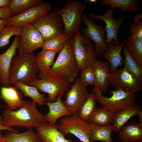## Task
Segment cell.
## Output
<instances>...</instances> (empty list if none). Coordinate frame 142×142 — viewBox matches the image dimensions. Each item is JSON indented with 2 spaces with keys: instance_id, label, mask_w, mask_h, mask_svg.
<instances>
[{
  "instance_id": "obj_1",
  "label": "cell",
  "mask_w": 142,
  "mask_h": 142,
  "mask_svg": "<svg viewBox=\"0 0 142 142\" xmlns=\"http://www.w3.org/2000/svg\"><path fill=\"white\" fill-rule=\"evenodd\" d=\"M36 104L32 100H24L22 106L17 110L12 111L6 109L3 113L2 124L7 127L33 129L46 123V115L39 111Z\"/></svg>"
},
{
  "instance_id": "obj_2",
  "label": "cell",
  "mask_w": 142,
  "mask_h": 142,
  "mask_svg": "<svg viewBox=\"0 0 142 142\" xmlns=\"http://www.w3.org/2000/svg\"><path fill=\"white\" fill-rule=\"evenodd\" d=\"M39 71L37 65L36 55L19 53L13 58L9 71L10 85L16 82L29 85L37 78Z\"/></svg>"
},
{
  "instance_id": "obj_3",
  "label": "cell",
  "mask_w": 142,
  "mask_h": 142,
  "mask_svg": "<svg viewBox=\"0 0 142 142\" xmlns=\"http://www.w3.org/2000/svg\"><path fill=\"white\" fill-rule=\"evenodd\" d=\"M30 85L34 86L40 91L47 93V100L50 102L56 101L58 95L62 96L65 92L71 88L72 85L56 75L50 70L39 73L37 78Z\"/></svg>"
},
{
  "instance_id": "obj_4",
  "label": "cell",
  "mask_w": 142,
  "mask_h": 142,
  "mask_svg": "<svg viewBox=\"0 0 142 142\" xmlns=\"http://www.w3.org/2000/svg\"><path fill=\"white\" fill-rule=\"evenodd\" d=\"M71 45L70 38L59 53L57 60L50 69L51 72L69 83L74 82L80 70L73 55Z\"/></svg>"
},
{
  "instance_id": "obj_5",
  "label": "cell",
  "mask_w": 142,
  "mask_h": 142,
  "mask_svg": "<svg viewBox=\"0 0 142 142\" xmlns=\"http://www.w3.org/2000/svg\"><path fill=\"white\" fill-rule=\"evenodd\" d=\"M71 49L79 70L91 67L97 59L95 50L90 40L79 31L71 38Z\"/></svg>"
},
{
  "instance_id": "obj_6",
  "label": "cell",
  "mask_w": 142,
  "mask_h": 142,
  "mask_svg": "<svg viewBox=\"0 0 142 142\" xmlns=\"http://www.w3.org/2000/svg\"><path fill=\"white\" fill-rule=\"evenodd\" d=\"M109 93L112 95L108 97L103 95L102 92L95 87L92 91V93L103 108L115 114L135 103L136 96L133 92L111 90Z\"/></svg>"
},
{
  "instance_id": "obj_7",
  "label": "cell",
  "mask_w": 142,
  "mask_h": 142,
  "mask_svg": "<svg viewBox=\"0 0 142 142\" xmlns=\"http://www.w3.org/2000/svg\"><path fill=\"white\" fill-rule=\"evenodd\" d=\"M85 5L78 1H70L60 9L54 11L61 17L64 24V33L69 38L79 31Z\"/></svg>"
},
{
  "instance_id": "obj_8",
  "label": "cell",
  "mask_w": 142,
  "mask_h": 142,
  "mask_svg": "<svg viewBox=\"0 0 142 142\" xmlns=\"http://www.w3.org/2000/svg\"><path fill=\"white\" fill-rule=\"evenodd\" d=\"M59 130L65 136L72 134L83 142H90L91 130L89 123L79 119L75 114L62 118L58 124Z\"/></svg>"
},
{
  "instance_id": "obj_9",
  "label": "cell",
  "mask_w": 142,
  "mask_h": 142,
  "mask_svg": "<svg viewBox=\"0 0 142 142\" xmlns=\"http://www.w3.org/2000/svg\"><path fill=\"white\" fill-rule=\"evenodd\" d=\"M62 23L60 16L54 11L40 16L32 24L40 32L45 40L64 33Z\"/></svg>"
},
{
  "instance_id": "obj_10",
  "label": "cell",
  "mask_w": 142,
  "mask_h": 142,
  "mask_svg": "<svg viewBox=\"0 0 142 142\" xmlns=\"http://www.w3.org/2000/svg\"><path fill=\"white\" fill-rule=\"evenodd\" d=\"M83 23L87 27L84 28L81 25L82 35L94 42L97 57H100L107 48L105 39L106 34L102 24H96L95 19L88 18L84 14L83 15Z\"/></svg>"
},
{
  "instance_id": "obj_11",
  "label": "cell",
  "mask_w": 142,
  "mask_h": 142,
  "mask_svg": "<svg viewBox=\"0 0 142 142\" xmlns=\"http://www.w3.org/2000/svg\"><path fill=\"white\" fill-rule=\"evenodd\" d=\"M18 42L19 53L29 54L42 48L45 40L38 31L32 24L22 27V32Z\"/></svg>"
},
{
  "instance_id": "obj_12",
  "label": "cell",
  "mask_w": 142,
  "mask_h": 142,
  "mask_svg": "<svg viewBox=\"0 0 142 142\" xmlns=\"http://www.w3.org/2000/svg\"><path fill=\"white\" fill-rule=\"evenodd\" d=\"M52 8L48 3L43 1L6 21V27L23 26L32 23L37 18L50 11Z\"/></svg>"
},
{
  "instance_id": "obj_13",
  "label": "cell",
  "mask_w": 142,
  "mask_h": 142,
  "mask_svg": "<svg viewBox=\"0 0 142 142\" xmlns=\"http://www.w3.org/2000/svg\"><path fill=\"white\" fill-rule=\"evenodd\" d=\"M110 84L115 90L131 91L135 93L140 92L142 89V83L125 67L111 74Z\"/></svg>"
},
{
  "instance_id": "obj_14",
  "label": "cell",
  "mask_w": 142,
  "mask_h": 142,
  "mask_svg": "<svg viewBox=\"0 0 142 142\" xmlns=\"http://www.w3.org/2000/svg\"><path fill=\"white\" fill-rule=\"evenodd\" d=\"M115 8H109L106 10L104 14L98 15L93 13H90L91 17L94 19H99L104 21L105 23L104 29L106 34L105 41L106 44L113 40L117 44H120L118 39L119 29L125 20V16H122L118 19H114L113 17Z\"/></svg>"
},
{
  "instance_id": "obj_15",
  "label": "cell",
  "mask_w": 142,
  "mask_h": 142,
  "mask_svg": "<svg viewBox=\"0 0 142 142\" xmlns=\"http://www.w3.org/2000/svg\"><path fill=\"white\" fill-rule=\"evenodd\" d=\"M86 86L77 78L73 85L65 93V100L63 103L72 114H75L88 97L89 93Z\"/></svg>"
},
{
  "instance_id": "obj_16",
  "label": "cell",
  "mask_w": 142,
  "mask_h": 142,
  "mask_svg": "<svg viewBox=\"0 0 142 142\" xmlns=\"http://www.w3.org/2000/svg\"><path fill=\"white\" fill-rule=\"evenodd\" d=\"M19 37L16 36L9 48L3 53H0V84L2 86L10 85L9 80V70L12 60L15 55L18 48Z\"/></svg>"
},
{
  "instance_id": "obj_17",
  "label": "cell",
  "mask_w": 142,
  "mask_h": 142,
  "mask_svg": "<svg viewBox=\"0 0 142 142\" xmlns=\"http://www.w3.org/2000/svg\"><path fill=\"white\" fill-rule=\"evenodd\" d=\"M95 77L94 87L106 92L110 84L111 74L108 62L97 59L91 66Z\"/></svg>"
},
{
  "instance_id": "obj_18",
  "label": "cell",
  "mask_w": 142,
  "mask_h": 142,
  "mask_svg": "<svg viewBox=\"0 0 142 142\" xmlns=\"http://www.w3.org/2000/svg\"><path fill=\"white\" fill-rule=\"evenodd\" d=\"M127 40L117 44L112 40L107 44L106 49L101 54V55L103 58L108 60L110 66L111 74L113 73L118 67L124 63V58L122 56L121 52Z\"/></svg>"
},
{
  "instance_id": "obj_19",
  "label": "cell",
  "mask_w": 142,
  "mask_h": 142,
  "mask_svg": "<svg viewBox=\"0 0 142 142\" xmlns=\"http://www.w3.org/2000/svg\"><path fill=\"white\" fill-rule=\"evenodd\" d=\"M0 99L6 104V109L12 111L21 108L24 101L22 92L15 86L1 87Z\"/></svg>"
},
{
  "instance_id": "obj_20",
  "label": "cell",
  "mask_w": 142,
  "mask_h": 142,
  "mask_svg": "<svg viewBox=\"0 0 142 142\" xmlns=\"http://www.w3.org/2000/svg\"><path fill=\"white\" fill-rule=\"evenodd\" d=\"M36 129L37 134L43 142H72L66 139L59 130L58 124L53 125L46 123Z\"/></svg>"
},
{
  "instance_id": "obj_21",
  "label": "cell",
  "mask_w": 142,
  "mask_h": 142,
  "mask_svg": "<svg viewBox=\"0 0 142 142\" xmlns=\"http://www.w3.org/2000/svg\"><path fill=\"white\" fill-rule=\"evenodd\" d=\"M62 96L58 95L56 101L53 102H45L49 108V111L46 115L47 122L50 125H55L58 119L61 117L71 116L72 115L66 107L62 100Z\"/></svg>"
},
{
  "instance_id": "obj_22",
  "label": "cell",
  "mask_w": 142,
  "mask_h": 142,
  "mask_svg": "<svg viewBox=\"0 0 142 142\" xmlns=\"http://www.w3.org/2000/svg\"><path fill=\"white\" fill-rule=\"evenodd\" d=\"M117 134L122 142H138L142 139V125L136 121H132L123 126Z\"/></svg>"
},
{
  "instance_id": "obj_23",
  "label": "cell",
  "mask_w": 142,
  "mask_h": 142,
  "mask_svg": "<svg viewBox=\"0 0 142 142\" xmlns=\"http://www.w3.org/2000/svg\"><path fill=\"white\" fill-rule=\"evenodd\" d=\"M142 110L140 106L135 103L116 113L112 125L113 133L117 134L124 125L132 117L138 115Z\"/></svg>"
},
{
  "instance_id": "obj_24",
  "label": "cell",
  "mask_w": 142,
  "mask_h": 142,
  "mask_svg": "<svg viewBox=\"0 0 142 142\" xmlns=\"http://www.w3.org/2000/svg\"><path fill=\"white\" fill-rule=\"evenodd\" d=\"M91 130L90 142L99 141L103 142H114L111 137L113 133L112 125L103 126L89 123Z\"/></svg>"
},
{
  "instance_id": "obj_25",
  "label": "cell",
  "mask_w": 142,
  "mask_h": 142,
  "mask_svg": "<svg viewBox=\"0 0 142 142\" xmlns=\"http://www.w3.org/2000/svg\"><path fill=\"white\" fill-rule=\"evenodd\" d=\"M4 136L6 139L4 142H42L33 129H27L24 132L20 134L9 131Z\"/></svg>"
},
{
  "instance_id": "obj_26",
  "label": "cell",
  "mask_w": 142,
  "mask_h": 142,
  "mask_svg": "<svg viewBox=\"0 0 142 142\" xmlns=\"http://www.w3.org/2000/svg\"><path fill=\"white\" fill-rule=\"evenodd\" d=\"M140 1L138 0H103L101 4L109 8H119L121 12L130 11L135 12L140 9Z\"/></svg>"
},
{
  "instance_id": "obj_27",
  "label": "cell",
  "mask_w": 142,
  "mask_h": 142,
  "mask_svg": "<svg viewBox=\"0 0 142 142\" xmlns=\"http://www.w3.org/2000/svg\"><path fill=\"white\" fill-rule=\"evenodd\" d=\"M115 114L106 109L97 108L89 122L101 126L111 125L113 123Z\"/></svg>"
},
{
  "instance_id": "obj_28",
  "label": "cell",
  "mask_w": 142,
  "mask_h": 142,
  "mask_svg": "<svg viewBox=\"0 0 142 142\" xmlns=\"http://www.w3.org/2000/svg\"><path fill=\"white\" fill-rule=\"evenodd\" d=\"M13 84L19 89L25 97H29L39 105L42 106L47 100L45 95L39 93L37 88L34 86L26 85L18 82H14Z\"/></svg>"
},
{
  "instance_id": "obj_29",
  "label": "cell",
  "mask_w": 142,
  "mask_h": 142,
  "mask_svg": "<svg viewBox=\"0 0 142 142\" xmlns=\"http://www.w3.org/2000/svg\"><path fill=\"white\" fill-rule=\"evenodd\" d=\"M96 100L92 93H89L87 99L75 113L77 116L82 120L89 122L97 108Z\"/></svg>"
},
{
  "instance_id": "obj_30",
  "label": "cell",
  "mask_w": 142,
  "mask_h": 142,
  "mask_svg": "<svg viewBox=\"0 0 142 142\" xmlns=\"http://www.w3.org/2000/svg\"><path fill=\"white\" fill-rule=\"evenodd\" d=\"M56 53L50 50H42L36 55V61L39 73L49 71L54 64Z\"/></svg>"
},
{
  "instance_id": "obj_31",
  "label": "cell",
  "mask_w": 142,
  "mask_h": 142,
  "mask_svg": "<svg viewBox=\"0 0 142 142\" xmlns=\"http://www.w3.org/2000/svg\"><path fill=\"white\" fill-rule=\"evenodd\" d=\"M124 46L131 57L142 66V38L133 39L130 35Z\"/></svg>"
},
{
  "instance_id": "obj_32",
  "label": "cell",
  "mask_w": 142,
  "mask_h": 142,
  "mask_svg": "<svg viewBox=\"0 0 142 142\" xmlns=\"http://www.w3.org/2000/svg\"><path fill=\"white\" fill-rule=\"evenodd\" d=\"M69 38L64 33L58 36L45 40L42 48V50H50L59 53Z\"/></svg>"
},
{
  "instance_id": "obj_33",
  "label": "cell",
  "mask_w": 142,
  "mask_h": 142,
  "mask_svg": "<svg viewBox=\"0 0 142 142\" xmlns=\"http://www.w3.org/2000/svg\"><path fill=\"white\" fill-rule=\"evenodd\" d=\"M43 2L42 0H10L8 8L13 16Z\"/></svg>"
},
{
  "instance_id": "obj_34",
  "label": "cell",
  "mask_w": 142,
  "mask_h": 142,
  "mask_svg": "<svg viewBox=\"0 0 142 142\" xmlns=\"http://www.w3.org/2000/svg\"><path fill=\"white\" fill-rule=\"evenodd\" d=\"M123 49L124 56V67L128 71L133 74L138 80L142 83V66L131 57L124 46Z\"/></svg>"
},
{
  "instance_id": "obj_35",
  "label": "cell",
  "mask_w": 142,
  "mask_h": 142,
  "mask_svg": "<svg viewBox=\"0 0 142 142\" xmlns=\"http://www.w3.org/2000/svg\"><path fill=\"white\" fill-rule=\"evenodd\" d=\"M21 32L22 27L16 26L5 27L0 33V48L9 44L10 39L14 35L20 36Z\"/></svg>"
},
{
  "instance_id": "obj_36",
  "label": "cell",
  "mask_w": 142,
  "mask_h": 142,
  "mask_svg": "<svg viewBox=\"0 0 142 142\" xmlns=\"http://www.w3.org/2000/svg\"><path fill=\"white\" fill-rule=\"evenodd\" d=\"M79 78L81 82L86 87L89 85L94 86L95 75L91 66L82 70Z\"/></svg>"
},
{
  "instance_id": "obj_37",
  "label": "cell",
  "mask_w": 142,
  "mask_h": 142,
  "mask_svg": "<svg viewBox=\"0 0 142 142\" xmlns=\"http://www.w3.org/2000/svg\"><path fill=\"white\" fill-rule=\"evenodd\" d=\"M129 29L131 37L134 39L142 38V22L135 19L134 22L130 25Z\"/></svg>"
},
{
  "instance_id": "obj_38",
  "label": "cell",
  "mask_w": 142,
  "mask_h": 142,
  "mask_svg": "<svg viewBox=\"0 0 142 142\" xmlns=\"http://www.w3.org/2000/svg\"><path fill=\"white\" fill-rule=\"evenodd\" d=\"M12 17L11 11L8 7H0V19L7 20Z\"/></svg>"
},
{
  "instance_id": "obj_39",
  "label": "cell",
  "mask_w": 142,
  "mask_h": 142,
  "mask_svg": "<svg viewBox=\"0 0 142 142\" xmlns=\"http://www.w3.org/2000/svg\"><path fill=\"white\" fill-rule=\"evenodd\" d=\"M3 118L0 115V130H7L12 132L16 133H19L18 132L12 127H7L4 126L2 124Z\"/></svg>"
},
{
  "instance_id": "obj_40",
  "label": "cell",
  "mask_w": 142,
  "mask_h": 142,
  "mask_svg": "<svg viewBox=\"0 0 142 142\" xmlns=\"http://www.w3.org/2000/svg\"><path fill=\"white\" fill-rule=\"evenodd\" d=\"M10 0H0V7H8Z\"/></svg>"
},
{
  "instance_id": "obj_41",
  "label": "cell",
  "mask_w": 142,
  "mask_h": 142,
  "mask_svg": "<svg viewBox=\"0 0 142 142\" xmlns=\"http://www.w3.org/2000/svg\"><path fill=\"white\" fill-rule=\"evenodd\" d=\"M6 21L5 20L0 19V33L5 27Z\"/></svg>"
},
{
  "instance_id": "obj_42",
  "label": "cell",
  "mask_w": 142,
  "mask_h": 142,
  "mask_svg": "<svg viewBox=\"0 0 142 142\" xmlns=\"http://www.w3.org/2000/svg\"><path fill=\"white\" fill-rule=\"evenodd\" d=\"M139 116V123L142 125V110L140 111L138 114Z\"/></svg>"
},
{
  "instance_id": "obj_43",
  "label": "cell",
  "mask_w": 142,
  "mask_h": 142,
  "mask_svg": "<svg viewBox=\"0 0 142 142\" xmlns=\"http://www.w3.org/2000/svg\"><path fill=\"white\" fill-rule=\"evenodd\" d=\"M6 140L5 137L3 135L2 132L0 130V142H4Z\"/></svg>"
},
{
  "instance_id": "obj_44",
  "label": "cell",
  "mask_w": 142,
  "mask_h": 142,
  "mask_svg": "<svg viewBox=\"0 0 142 142\" xmlns=\"http://www.w3.org/2000/svg\"><path fill=\"white\" fill-rule=\"evenodd\" d=\"M142 14H139L138 15H136L134 17V18L135 19L139 20L142 18Z\"/></svg>"
},
{
  "instance_id": "obj_45",
  "label": "cell",
  "mask_w": 142,
  "mask_h": 142,
  "mask_svg": "<svg viewBox=\"0 0 142 142\" xmlns=\"http://www.w3.org/2000/svg\"><path fill=\"white\" fill-rule=\"evenodd\" d=\"M86 1L91 3H94L98 1L97 0H88Z\"/></svg>"
},
{
  "instance_id": "obj_46",
  "label": "cell",
  "mask_w": 142,
  "mask_h": 142,
  "mask_svg": "<svg viewBox=\"0 0 142 142\" xmlns=\"http://www.w3.org/2000/svg\"><path fill=\"white\" fill-rule=\"evenodd\" d=\"M138 142H142V139H140L139 140Z\"/></svg>"
}]
</instances>
